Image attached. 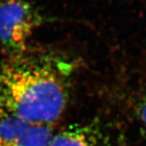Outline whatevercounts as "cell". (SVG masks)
Wrapping results in <instances>:
<instances>
[{"mask_svg":"<svg viewBox=\"0 0 146 146\" xmlns=\"http://www.w3.org/2000/svg\"><path fill=\"white\" fill-rule=\"evenodd\" d=\"M53 126L35 125L4 112L0 119V146H50Z\"/></svg>","mask_w":146,"mask_h":146,"instance_id":"obj_3","label":"cell"},{"mask_svg":"<svg viewBox=\"0 0 146 146\" xmlns=\"http://www.w3.org/2000/svg\"><path fill=\"white\" fill-rule=\"evenodd\" d=\"M49 58H11L0 70L6 112L30 124L53 126L67 107V75Z\"/></svg>","mask_w":146,"mask_h":146,"instance_id":"obj_1","label":"cell"},{"mask_svg":"<svg viewBox=\"0 0 146 146\" xmlns=\"http://www.w3.org/2000/svg\"><path fill=\"white\" fill-rule=\"evenodd\" d=\"M139 113H140V118H141L142 125L144 126L145 129L146 130V98L142 100V102L140 104Z\"/></svg>","mask_w":146,"mask_h":146,"instance_id":"obj_5","label":"cell"},{"mask_svg":"<svg viewBox=\"0 0 146 146\" xmlns=\"http://www.w3.org/2000/svg\"><path fill=\"white\" fill-rule=\"evenodd\" d=\"M4 112H5L4 106H3V103L2 98H1V97H0V119H1V117L3 116V115L4 114Z\"/></svg>","mask_w":146,"mask_h":146,"instance_id":"obj_6","label":"cell"},{"mask_svg":"<svg viewBox=\"0 0 146 146\" xmlns=\"http://www.w3.org/2000/svg\"><path fill=\"white\" fill-rule=\"evenodd\" d=\"M50 146H113L109 137L94 123L72 125L54 134Z\"/></svg>","mask_w":146,"mask_h":146,"instance_id":"obj_4","label":"cell"},{"mask_svg":"<svg viewBox=\"0 0 146 146\" xmlns=\"http://www.w3.org/2000/svg\"><path fill=\"white\" fill-rule=\"evenodd\" d=\"M45 17L27 0L0 1V45L11 58L25 54L29 37Z\"/></svg>","mask_w":146,"mask_h":146,"instance_id":"obj_2","label":"cell"}]
</instances>
